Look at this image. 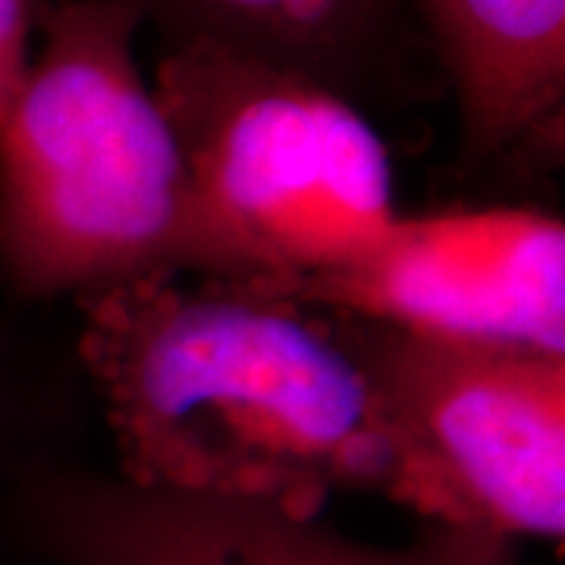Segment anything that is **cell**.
<instances>
[{
    "instance_id": "obj_1",
    "label": "cell",
    "mask_w": 565,
    "mask_h": 565,
    "mask_svg": "<svg viewBox=\"0 0 565 565\" xmlns=\"http://www.w3.org/2000/svg\"><path fill=\"white\" fill-rule=\"evenodd\" d=\"M79 311L129 484L292 515L343 490L396 500L399 452L337 315L180 277L114 286Z\"/></svg>"
},
{
    "instance_id": "obj_2",
    "label": "cell",
    "mask_w": 565,
    "mask_h": 565,
    "mask_svg": "<svg viewBox=\"0 0 565 565\" xmlns=\"http://www.w3.org/2000/svg\"><path fill=\"white\" fill-rule=\"evenodd\" d=\"M132 0H61L0 120V270L32 299L189 274L173 129L136 61Z\"/></svg>"
},
{
    "instance_id": "obj_3",
    "label": "cell",
    "mask_w": 565,
    "mask_h": 565,
    "mask_svg": "<svg viewBox=\"0 0 565 565\" xmlns=\"http://www.w3.org/2000/svg\"><path fill=\"white\" fill-rule=\"evenodd\" d=\"M151 88L185 173L189 274L280 292L399 217L384 139L343 92L214 41H177Z\"/></svg>"
},
{
    "instance_id": "obj_4",
    "label": "cell",
    "mask_w": 565,
    "mask_h": 565,
    "mask_svg": "<svg viewBox=\"0 0 565 565\" xmlns=\"http://www.w3.org/2000/svg\"><path fill=\"white\" fill-rule=\"evenodd\" d=\"M340 321L399 452L396 503L509 541L563 537L565 355Z\"/></svg>"
},
{
    "instance_id": "obj_5",
    "label": "cell",
    "mask_w": 565,
    "mask_h": 565,
    "mask_svg": "<svg viewBox=\"0 0 565 565\" xmlns=\"http://www.w3.org/2000/svg\"><path fill=\"white\" fill-rule=\"evenodd\" d=\"M267 296L427 340L565 355V226L534 207L399 214L355 262Z\"/></svg>"
},
{
    "instance_id": "obj_6",
    "label": "cell",
    "mask_w": 565,
    "mask_h": 565,
    "mask_svg": "<svg viewBox=\"0 0 565 565\" xmlns=\"http://www.w3.org/2000/svg\"><path fill=\"white\" fill-rule=\"evenodd\" d=\"M29 531L61 565H519V546L481 527L424 522L405 546L352 541L318 515L189 497L107 475L44 484Z\"/></svg>"
},
{
    "instance_id": "obj_7",
    "label": "cell",
    "mask_w": 565,
    "mask_h": 565,
    "mask_svg": "<svg viewBox=\"0 0 565 565\" xmlns=\"http://www.w3.org/2000/svg\"><path fill=\"white\" fill-rule=\"evenodd\" d=\"M471 161L563 139L565 0H418Z\"/></svg>"
},
{
    "instance_id": "obj_8",
    "label": "cell",
    "mask_w": 565,
    "mask_h": 565,
    "mask_svg": "<svg viewBox=\"0 0 565 565\" xmlns=\"http://www.w3.org/2000/svg\"><path fill=\"white\" fill-rule=\"evenodd\" d=\"M177 41H214L349 95L396 32L403 0H132Z\"/></svg>"
},
{
    "instance_id": "obj_9",
    "label": "cell",
    "mask_w": 565,
    "mask_h": 565,
    "mask_svg": "<svg viewBox=\"0 0 565 565\" xmlns=\"http://www.w3.org/2000/svg\"><path fill=\"white\" fill-rule=\"evenodd\" d=\"M41 0H0V120L20 92L32 63V39L39 32Z\"/></svg>"
}]
</instances>
